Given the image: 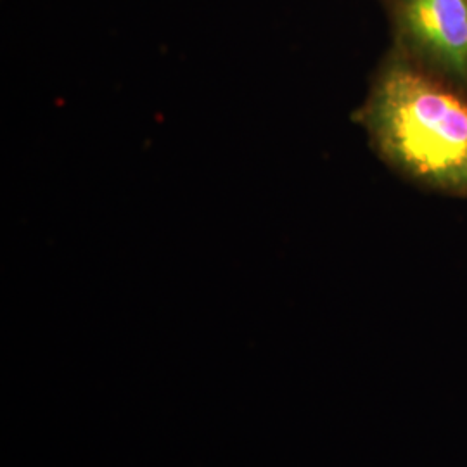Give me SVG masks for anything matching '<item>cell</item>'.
I'll list each match as a JSON object with an SVG mask.
<instances>
[{"label": "cell", "mask_w": 467, "mask_h": 467, "mask_svg": "<svg viewBox=\"0 0 467 467\" xmlns=\"http://www.w3.org/2000/svg\"><path fill=\"white\" fill-rule=\"evenodd\" d=\"M360 119L389 165L422 184L467 194V100L451 88L395 56Z\"/></svg>", "instance_id": "1"}, {"label": "cell", "mask_w": 467, "mask_h": 467, "mask_svg": "<svg viewBox=\"0 0 467 467\" xmlns=\"http://www.w3.org/2000/svg\"><path fill=\"white\" fill-rule=\"evenodd\" d=\"M401 46L467 82V0H388Z\"/></svg>", "instance_id": "2"}]
</instances>
